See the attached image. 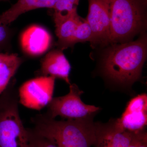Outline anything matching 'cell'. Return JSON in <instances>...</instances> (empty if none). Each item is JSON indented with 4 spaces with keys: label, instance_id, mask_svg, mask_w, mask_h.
Listing matches in <instances>:
<instances>
[{
    "label": "cell",
    "instance_id": "2e32d148",
    "mask_svg": "<svg viewBox=\"0 0 147 147\" xmlns=\"http://www.w3.org/2000/svg\"><path fill=\"white\" fill-rule=\"evenodd\" d=\"M92 40V32L89 25L86 19H83L76 28L74 36L73 45L79 42H84Z\"/></svg>",
    "mask_w": 147,
    "mask_h": 147
},
{
    "label": "cell",
    "instance_id": "ba28073f",
    "mask_svg": "<svg viewBox=\"0 0 147 147\" xmlns=\"http://www.w3.org/2000/svg\"><path fill=\"white\" fill-rule=\"evenodd\" d=\"M116 122L125 131L135 132L144 129L147 125V94H139L132 98Z\"/></svg>",
    "mask_w": 147,
    "mask_h": 147
},
{
    "label": "cell",
    "instance_id": "8fae6325",
    "mask_svg": "<svg viewBox=\"0 0 147 147\" xmlns=\"http://www.w3.org/2000/svg\"><path fill=\"white\" fill-rule=\"evenodd\" d=\"M71 65L62 50H52L41 61L40 73L42 76H52L64 80L70 85L69 75Z\"/></svg>",
    "mask_w": 147,
    "mask_h": 147
},
{
    "label": "cell",
    "instance_id": "d6986e66",
    "mask_svg": "<svg viewBox=\"0 0 147 147\" xmlns=\"http://www.w3.org/2000/svg\"><path fill=\"white\" fill-rule=\"evenodd\" d=\"M9 37L7 26L0 23V47H3L7 42Z\"/></svg>",
    "mask_w": 147,
    "mask_h": 147
},
{
    "label": "cell",
    "instance_id": "7a4b0ae2",
    "mask_svg": "<svg viewBox=\"0 0 147 147\" xmlns=\"http://www.w3.org/2000/svg\"><path fill=\"white\" fill-rule=\"evenodd\" d=\"M93 118L57 121L40 114L32 120V129L57 147H91L95 144L98 126Z\"/></svg>",
    "mask_w": 147,
    "mask_h": 147
},
{
    "label": "cell",
    "instance_id": "4fadbf2b",
    "mask_svg": "<svg viewBox=\"0 0 147 147\" xmlns=\"http://www.w3.org/2000/svg\"><path fill=\"white\" fill-rule=\"evenodd\" d=\"M82 20L76 11L69 18L55 25L58 45L60 50H63L73 45L74 34L77 26Z\"/></svg>",
    "mask_w": 147,
    "mask_h": 147
},
{
    "label": "cell",
    "instance_id": "9c48e42d",
    "mask_svg": "<svg viewBox=\"0 0 147 147\" xmlns=\"http://www.w3.org/2000/svg\"><path fill=\"white\" fill-rule=\"evenodd\" d=\"M20 42L25 53L31 56H38L44 54L50 48L52 37L43 27L33 25L23 32Z\"/></svg>",
    "mask_w": 147,
    "mask_h": 147
},
{
    "label": "cell",
    "instance_id": "30bf717a",
    "mask_svg": "<svg viewBox=\"0 0 147 147\" xmlns=\"http://www.w3.org/2000/svg\"><path fill=\"white\" fill-rule=\"evenodd\" d=\"M132 132L122 129L116 121L98 123L95 147H128Z\"/></svg>",
    "mask_w": 147,
    "mask_h": 147
},
{
    "label": "cell",
    "instance_id": "9a60e30c",
    "mask_svg": "<svg viewBox=\"0 0 147 147\" xmlns=\"http://www.w3.org/2000/svg\"><path fill=\"white\" fill-rule=\"evenodd\" d=\"M79 1L80 0H56L53 8L55 25L69 18L76 12Z\"/></svg>",
    "mask_w": 147,
    "mask_h": 147
},
{
    "label": "cell",
    "instance_id": "5bb4252c",
    "mask_svg": "<svg viewBox=\"0 0 147 147\" xmlns=\"http://www.w3.org/2000/svg\"><path fill=\"white\" fill-rule=\"evenodd\" d=\"M22 61L16 54H10L0 62V95L8 86L11 79L21 65Z\"/></svg>",
    "mask_w": 147,
    "mask_h": 147
},
{
    "label": "cell",
    "instance_id": "3957f363",
    "mask_svg": "<svg viewBox=\"0 0 147 147\" xmlns=\"http://www.w3.org/2000/svg\"><path fill=\"white\" fill-rule=\"evenodd\" d=\"M110 23V44L130 41L146 26L143 3L141 0H105Z\"/></svg>",
    "mask_w": 147,
    "mask_h": 147
},
{
    "label": "cell",
    "instance_id": "ac0fdd59",
    "mask_svg": "<svg viewBox=\"0 0 147 147\" xmlns=\"http://www.w3.org/2000/svg\"><path fill=\"white\" fill-rule=\"evenodd\" d=\"M128 147H147V133L145 129L132 132Z\"/></svg>",
    "mask_w": 147,
    "mask_h": 147
},
{
    "label": "cell",
    "instance_id": "277c9868",
    "mask_svg": "<svg viewBox=\"0 0 147 147\" xmlns=\"http://www.w3.org/2000/svg\"><path fill=\"white\" fill-rule=\"evenodd\" d=\"M0 97V147H29L28 129L19 111L18 92L6 89Z\"/></svg>",
    "mask_w": 147,
    "mask_h": 147
},
{
    "label": "cell",
    "instance_id": "ffe728a7",
    "mask_svg": "<svg viewBox=\"0 0 147 147\" xmlns=\"http://www.w3.org/2000/svg\"><path fill=\"white\" fill-rule=\"evenodd\" d=\"M10 54L0 53V62L6 59Z\"/></svg>",
    "mask_w": 147,
    "mask_h": 147
},
{
    "label": "cell",
    "instance_id": "44dd1931",
    "mask_svg": "<svg viewBox=\"0 0 147 147\" xmlns=\"http://www.w3.org/2000/svg\"><path fill=\"white\" fill-rule=\"evenodd\" d=\"M9 0H0V1H7Z\"/></svg>",
    "mask_w": 147,
    "mask_h": 147
},
{
    "label": "cell",
    "instance_id": "5b68a950",
    "mask_svg": "<svg viewBox=\"0 0 147 147\" xmlns=\"http://www.w3.org/2000/svg\"><path fill=\"white\" fill-rule=\"evenodd\" d=\"M84 93L75 84L69 85V91L63 96L53 98L48 104L46 115L51 118L60 116L66 119L86 118L94 116L99 107L85 104L81 100Z\"/></svg>",
    "mask_w": 147,
    "mask_h": 147
},
{
    "label": "cell",
    "instance_id": "e0dca14e",
    "mask_svg": "<svg viewBox=\"0 0 147 147\" xmlns=\"http://www.w3.org/2000/svg\"><path fill=\"white\" fill-rule=\"evenodd\" d=\"M29 147H57L47 138L36 133L32 129L28 128Z\"/></svg>",
    "mask_w": 147,
    "mask_h": 147
},
{
    "label": "cell",
    "instance_id": "8992f818",
    "mask_svg": "<svg viewBox=\"0 0 147 147\" xmlns=\"http://www.w3.org/2000/svg\"><path fill=\"white\" fill-rule=\"evenodd\" d=\"M56 78L39 76L25 82L18 91L19 102L30 109L40 110L53 98Z\"/></svg>",
    "mask_w": 147,
    "mask_h": 147
},
{
    "label": "cell",
    "instance_id": "7c38bea8",
    "mask_svg": "<svg viewBox=\"0 0 147 147\" xmlns=\"http://www.w3.org/2000/svg\"><path fill=\"white\" fill-rule=\"evenodd\" d=\"M56 0H18L0 15V23L7 26L23 13L40 8H54Z\"/></svg>",
    "mask_w": 147,
    "mask_h": 147
},
{
    "label": "cell",
    "instance_id": "6da1fadb",
    "mask_svg": "<svg viewBox=\"0 0 147 147\" xmlns=\"http://www.w3.org/2000/svg\"><path fill=\"white\" fill-rule=\"evenodd\" d=\"M147 36L137 40L112 44L103 55L104 74L118 84L130 85L140 78L147 56Z\"/></svg>",
    "mask_w": 147,
    "mask_h": 147
},
{
    "label": "cell",
    "instance_id": "52a82bcc",
    "mask_svg": "<svg viewBox=\"0 0 147 147\" xmlns=\"http://www.w3.org/2000/svg\"><path fill=\"white\" fill-rule=\"evenodd\" d=\"M92 32L93 47L104 46L110 42V23L105 0H89V11L86 19Z\"/></svg>",
    "mask_w": 147,
    "mask_h": 147
}]
</instances>
